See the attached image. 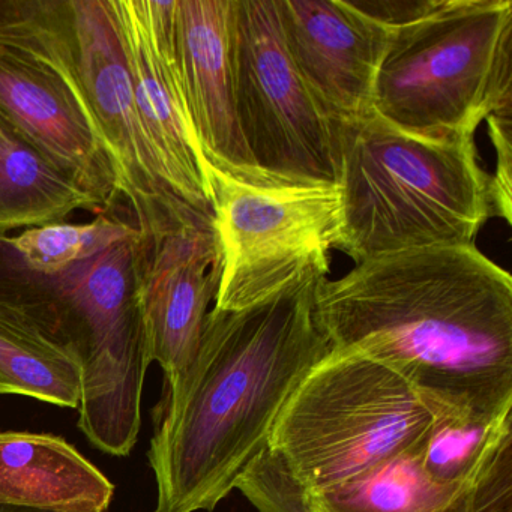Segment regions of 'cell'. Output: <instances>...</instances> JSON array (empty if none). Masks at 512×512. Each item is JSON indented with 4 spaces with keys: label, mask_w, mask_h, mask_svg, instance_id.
<instances>
[{
    "label": "cell",
    "mask_w": 512,
    "mask_h": 512,
    "mask_svg": "<svg viewBox=\"0 0 512 512\" xmlns=\"http://www.w3.org/2000/svg\"><path fill=\"white\" fill-rule=\"evenodd\" d=\"M331 352L397 371L433 416L512 410V278L475 244L383 254L316 289Z\"/></svg>",
    "instance_id": "obj_1"
},
{
    "label": "cell",
    "mask_w": 512,
    "mask_h": 512,
    "mask_svg": "<svg viewBox=\"0 0 512 512\" xmlns=\"http://www.w3.org/2000/svg\"><path fill=\"white\" fill-rule=\"evenodd\" d=\"M322 272L238 311H209L190 364L164 383L148 460L154 512H212L268 448L278 415L331 350L314 322Z\"/></svg>",
    "instance_id": "obj_2"
},
{
    "label": "cell",
    "mask_w": 512,
    "mask_h": 512,
    "mask_svg": "<svg viewBox=\"0 0 512 512\" xmlns=\"http://www.w3.org/2000/svg\"><path fill=\"white\" fill-rule=\"evenodd\" d=\"M341 227L335 250L353 262L428 247L473 244L494 217L491 175L475 134L398 130L371 110L335 124Z\"/></svg>",
    "instance_id": "obj_3"
},
{
    "label": "cell",
    "mask_w": 512,
    "mask_h": 512,
    "mask_svg": "<svg viewBox=\"0 0 512 512\" xmlns=\"http://www.w3.org/2000/svg\"><path fill=\"white\" fill-rule=\"evenodd\" d=\"M139 257L140 233L59 271H35L0 238V301L22 308L74 350L83 371L80 430L115 457L137 443L151 365Z\"/></svg>",
    "instance_id": "obj_4"
},
{
    "label": "cell",
    "mask_w": 512,
    "mask_h": 512,
    "mask_svg": "<svg viewBox=\"0 0 512 512\" xmlns=\"http://www.w3.org/2000/svg\"><path fill=\"white\" fill-rule=\"evenodd\" d=\"M511 0H443L392 31L377 71L373 112L416 136L475 134L512 110Z\"/></svg>",
    "instance_id": "obj_5"
},
{
    "label": "cell",
    "mask_w": 512,
    "mask_h": 512,
    "mask_svg": "<svg viewBox=\"0 0 512 512\" xmlns=\"http://www.w3.org/2000/svg\"><path fill=\"white\" fill-rule=\"evenodd\" d=\"M431 422L397 371L361 353L329 352L284 404L268 449L319 494L419 448Z\"/></svg>",
    "instance_id": "obj_6"
},
{
    "label": "cell",
    "mask_w": 512,
    "mask_h": 512,
    "mask_svg": "<svg viewBox=\"0 0 512 512\" xmlns=\"http://www.w3.org/2000/svg\"><path fill=\"white\" fill-rule=\"evenodd\" d=\"M0 118L94 197L101 212L115 208L118 169L74 71L68 0H0Z\"/></svg>",
    "instance_id": "obj_7"
},
{
    "label": "cell",
    "mask_w": 512,
    "mask_h": 512,
    "mask_svg": "<svg viewBox=\"0 0 512 512\" xmlns=\"http://www.w3.org/2000/svg\"><path fill=\"white\" fill-rule=\"evenodd\" d=\"M230 70L251 160L277 187H338L337 127L281 40L275 0H233Z\"/></svg>",
    "instance_id": "obj_8"
},
{
    "label": "cell",
    "mask_w": 512,
    "mask_h": 512,
    "mask_svg": "<svg viewBox=\"0 0 512 512\" xmlns=\"http://www.w3.org/2000/svg\"><path fill=\"white\" fill-rule=\"evenodd\" d=\"M205 167L221 251L214 308L244 310L305 274H329L341 227L338 187H257Z\"/></svg>",
    "instance_id": "obj_9"
},
{
    "label": "cell",
    "mask_w": 512,
    "mask_h": 512,
    "mask_svg": "<svg viewBox=\"0 0 512 512\" xmlns=\"http://www.w3.org/2000/svg\"><path fill=\"white\" fill-rule=\"evenodd\" d=\"M74 71L119 175V190L142 235L175 229L205 212L164 181L134 101L127 49L113 0H68ZM212 215V214H211Z\"/></svg>",
    "instance_id": "obj_10"
},
{
    "label": "cell",
    "mask_w": 512,
    "mask_h": 512,
    "mask_svg": "<svg viewBox=\"0 0 512 512\" xmlns=\"http://www.w3.org/2000/svg\"><path fill=\"white\" fill-rule=\"evenodd\" d=\"M127 49L134 101L172 193L212 214L206 163L188 121L175 59L176 0H113Z\"/></svg>",
    "instance_id": "obj_11"
},
{
    "label": "cell",
    "mask_w": 512,
    "mask_h": 512,
    "mask_svg": "<svg viewBox=\"0 0 512 512\" xmlns=\"http://www.w3.org/2000/svg\"><path fill=\"white\" fill-rule=\"evenodd\" d=\"M221 251L214 217L199 214L158 235L140 233L139 295L149 361L164 383L187 368L217 296Z\"/></svg>",
    "instance_id": "obj_12"
},
{
    "label": "cell",
    "mask_w": 512,
    "mask_h": 512,
    "mask_svg": "<svg viewBox=\"0 0 512 512\" xmlns=\"http://www.w3.org/2000/svg\"><path fill=\"white\" fill-rule=\"evenodd\" d=\"M290 61L334 124L373 110L374 83L392 31L350 0H275Z\"/></svg>",
    "instance_id": "obj_13"
},
{
    "label": "cell",
    "mask_w": 512,
    "mask_h": 512,
    "mask_svg": "<svg viewBox=\"0 0 512 512\" xmlns=\"http://www.w3.org/2000/svg\"><path fill=\"white\" fill-rule=\"evenodd\" d=\"M233 0H176L175 59L191 130L206 164L257 187H277L248 154L230 70Z\"/></svg>",
    "instance_id": "obj_14"
},
{
    "label": "cell",
    "mask_w": 512,
    "mask_h": 512,
    "mask_svg": "<svg viewBox=\"0 0 512 512\" xmlns=\"http://www.w3.org/2000/svg\"><path fill=\"white\" fill-rule=\"evenodd\" d=\"M115 485L53 434L0 433V505L53 512H107Z\"/></svg>",
    "instance_id": "obj_15"
},
{
    "label": "cell",
    "mask_w": 512,
    "mask_h": 512,
    "mask_svg": "<svg viewBox=\"0 0 512 512\" xmlns=\"http://www.w3.org/2000/svg\"><path fill=\"white\" fill-rule=\"evenodd\" d=\"M76 211L101 209L68 173L0 118V238L62 223Z\"/></svg>",
    "instance_id": "obj_16"
},
{
    "label": "cell",
    "mask_w": 512,
    "mask_h": 512,
    "mask_svg": "<svg viewBox=\"0 0 512 512\" xmlns=\"http://www.w3.org/2000/svg\"><path fill=\"white\" fill-rule=\"evenodd\" d=\"M83 371L74 350L22 308L0 301V394L79 409Z\"/></svg>",
    "instance_id": "obj_17"
},
{
    "label": "cell",
    "mask_w": 512,
    "mask_h": 512,
    "mask_svg": "<svg viewBox=\"0 0 512 512\" xmlns=\"http://www.w3.org/2000/svg\"><path fill=\"white\" fill-rule=\"evenodd\" d=\"M421 448V446H419ZM419 448L325 493L310 494L316 512H469V487L428 478Z\"/></svg>",
    "instance_id": "obj_18"
},
{
    "label": "cell",
    "mask_w": 512,
    "mask_h": 512,
    "mask_svg": "<svg viewBox=\"0 0 512 512\" xmlns=\"http://www.w3.org/2000/svg\"><path fill=\"white\" fill-rule=\"evenodd\" d=\"M509 436L512 410L496 416H433L419 461L433 481L469 487Z\"/></svg>",
    "instance_id": "obj_19"
},
{
    "label": "cell",
    "mask_w": 512,
    "mask_h": 512,
    "mask_svg": "<svg viewBox=\"0 0 512 512\" xmlns=\"http://www.w3.org/2000/svg\"><path fill=\"white\" fill-rule=\"evenodd\" d=\"M139 233L128 209L121 215L112 208L86 224L62 221L2 238L28 268L52 272L89 259Z\"/></svg>",
    "instance_id": "obj_20"
},
{
    "label": "cell",
    "mask_w": 512,
    "mask_h": 512,
    "mask_svg": "<svg viewBox=\"0 0 512 512\" xmlns=\"http://www.w3.org/2000/svg\"><path fill=\"white\" fill-rule=\"evenodd\" d=\"M235 488L259 512H316L308 491L268 448L245 467Z\"/></svg>",
    "instance_id": "obj_21"
},
{
    "label": "cell",
    "mask_w": 512,
    "mask_h": 512,
    "mask_svg": "<svg viewBox=\"0 0 512 512\" xmlns=\"http://www.w3.org/2000/svg\"><path fill=\"white\" fill-rule=\"evenodd\" d=\"M469 512H512V436L503 440L469 487Z\"/></svg>",
    "instance_id": "obj_22"
},
{
    "label": "cell",
    "mask_w": 512,
    "mask_h": 512,
    "mask_svg": "<svg viewBox=\"0 0 512 512\" xmlns=\"http://www.w3.org/2000/svg\"><path fill=\"white\" fill-rule=\"evenodd\" d=\"M488 124L491 142L496 149V170L491 175V200L494 217L503 218L511 224V181H512V145L511 112L491 113L485 119Z\"/></svg>",
    "instance_id": "obj_23"
},
{
    "label": "cell",
    "mask_w": 512,
    "mask_h": 512,
    "mask_svg": "<svg viewBox=\"0 0 512 512\" xmlns=\"http://www.w3.org/2000/svg\"><path fill=\"white\" fill-rule=\"evenodd\" d=\"M350 4L389 31L434 13L443 0H350Z\"/></svg>",
    "instance_id": "obj_24"
},
{
    "label": "cell",
    "mask_w": 512,
    "mask_h": 512,
    "mask_svg": "<svg viewBox=\"0 0 512 512\" xmlns=\"http://www.w3.org/2000/svg\"><path fill=\"white\" fill-rule=\"evenodd\" d=\"M0 512H53L44 509L20 508V506L0 505Z\"/></svg>",
    "instance_id": "obj_25"
}]
</instances>
